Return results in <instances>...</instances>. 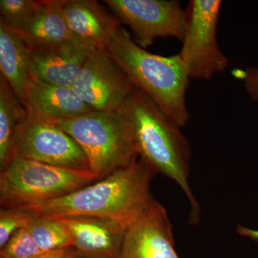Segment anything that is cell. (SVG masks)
I'll return each instance as SVG.
<instances>
[{
  "mask_svg": "<svg viewBox=\"0 0 258 258\" xmlns=\"http://www.w3.org/2000/svg\"><path fill=\"white\" fill-rule=\"evenodd\" d=\"M105 48L128 76L134 87L147 95L180 128L186 125L189 113L186 93L190 79L179 54L165 57L148 52L122 26L113 34Z\"/></svg>",
  "mask_w": 258,
  "mask_h": 258,
  "instance_id": "cell-3",
  "label": "cell"
},
{
  "mask_svg": "<svg viewBox=\"0 0 258 258\" xmlns=\"http://www.w3.org/2000/svg\"><path fill=\"white\" fill-rule=\"evenodd\" d=\"M54 123L77 142L98 180L139 157L118 111H93Z\"/></svg>",
  "mask_w": 258,
  "mask_h": 258,
  "instance_id": "cell-5",
  "label": "cell"
},
{
  "mask_svg": "<svg viewBox=\"0 0 258 258\" xmlns=\"http://www.w3.org/2000/svg\"><path fill=\"white\" fill-rule=\"evenodd\" d=\"M63 0H43L40 10L20 33L33 50L47 48L74 40L62 12Z\"/></svg>",
  "mask_w": 258,
  "mask_h": 258,
  "instance_id": "cell-16",
  "label": "cell"
},
{
  "mask_svg": "<svg viewBox=\"0 0 258 258\" xmlns=\"http://www.w3.org/2000/svg\"><path fill=\"white\" fill-rule=\"evenodd\" d=\"M72 239L76 258H118L128 226L87 215L57 217Z\"/></svg>",
  "mask_w": 258,
  "mask_h": 258,
  "instance_id": "cell-11",
  "label": "cell"
},
{
  "mask_svg": "<svg viewBox=\"0 0 258 258\" xmlns=\"http://www.w3.org/2000/svg\"><path fill=\"white\" fill-rule=\"evenodd\" d=\"M28 118L25 106L0 75V171L9 164L17 132Z\"/></svg>",
  "mask_w": 258,
  "mask_h": 258,
  "instance_id": "cell-17",
  "label": "cell"
},
{
  "mask_svg": "<svg viewBox=\"0 0 258 258\" xmlns=\"http://www.w3.org/2000/svg\"><path fill=\"white\" fill-rule=\"evenodd\" d=\"M35 258H76V254L73 247H69L54 252H47Z\"/></svg>",
  "mask_w": 258,
  "mask_h": 258,
  "instance_id": "cell-23",
  "label": "cell"
},
{
  "mask_svg": "<svg viewBox=\"0 0 258 258\" xmlns=\"http://www.w3.org/2000/svg\"><path fill=\"white\" fill-rule=\"evenodd\" d=\"M42 4V1L37 0H1L0 22L15 32L22 33Z\"/></svg>",
  "mask_w": 258,
  "mask_h": 258,
  "instance_id": "cell-19",
  "label": "cell"
},
{
  "mask_svg": "<svg viewBox=\"0 0 258 258\" xmlns=\"http://www.w3.org/2000/svg\"><path fill=\"white\" fill-rule=\"evenodd\" d=\"M220 0H192L187 25L179 53L190 79L210 80L225 71L229 59L217 42Z\"/></svg>",
  "mask_w": 258,
  "mask_h": 258,
  "instance_id": "cell-6",
  "label": "cell"
},
{
  "mask_svg": "<svg viewBox=\"0 0 258 258\" xmlns=\"http://www.w3.org/2000/svg\"><path fill=\"white\" fill-rule=\"evenodd\" d=\"M31 62L32 49L22 35L0 22V75L21 103L32 79Z\"/></svg>",
  "mask_w": 258,
  "mask_h": 258,
  "instance_id": "cell-15",
  "label": "cell"
},
{
  "mask_svg": "<svg viewBox=\"0 0 258 258\" xmlns=\"http://www.w3.org/2000/svg\"><path fill=\"white\" fill-rule=\"evenodd\" d=\"M22 103L28 118L51 123L93 111L72 88L42 82L33 78L27 86Z\"/></svg>",
  "mask_w": 258,
  "mask_h": 258,
  "instance_id": "cell-13",
  "label": "cell"
},
{
  "mask_svg": "<svg viewBox=\"0 0 258 258\" xmlns=\"http://www.w3.org/2000/svg\"><path fill=\"white\" fill-rule=\"evenodd\" d=\"M98 181L90 171L25 159H13L1 171L3 208H29L57 200Z\"/></svg>",
  "mask_w": 258,
  "mask_h": 258,
  "instance_id": "cell-4",
  "label": "cell"
},
{
  "mask_svg": "<svg viewBox=\"0 0 258 258\" xmlns=\"http://www.w3.org/2000/svg\"><path fill=\"white\" fill-rule=\"evenodd\" d=\"M120 23L128 25L134 40L142 48L158 38L174 37L182 41L187 14L176 0H105Z\"/></svg>",
  "mask_w": 258,
  "mask_h": 258,
  "instance_id": "cell-7",
  "label": "cell"
},
{
  "mask_svg": "<svg viewBox=\"0 0 258 258\" xmlns=\"http://www.w3.org/2000/svg\"><path fill=\"white\" fill-rule=\"evenodd\" d=\"M237 230L239 235L249 237L253 240L258 241V230H254V229L239 225Z\"/></svg>",
  "mask_w": 258,
  "mask_h": 258,
  "instance_id": "cell-24",
  "label": "cell"
},
{
  "mask_svg": "<svg viewBox=\"0 0 258 258\" xmlns=\"http://www.w3.org/2000/svg\"><path fill=\"white\" fill-rule=\"evenodd\" d=\"M237 77L243 81L244 87L249 97L258 102V68L250 67L246 70H238Z\"/></svg>",
  "mask_w": 258,
  "mask_h": 258,
  "instance_id": "cell-22",
  "label": "cell"
},
{
  "mask_svg": "<svg viewBox=\"0 0 258 258\" xmlns=\"http://www.w3.org/2000/svg\"><path fill=\"white\" fill-rule=\"evenodd\" d=\"M118 113L138 157L179 186L191 206L190 222L198 223L200 205L189 182L191 152L180 127L135 87Z\"/></svg>",
  "mask_w": 258,
  "mask_h": 258,
  "instance_id": "cell-1",
  "label": "cell"
},
{
  "mask_svg": "<svg viewBox=\"0 0 258 258\" xmlns=\"http://www.w3.org/2000/svg\"><path fill=\"white\" fill-rule=\"evenodd\" d=\"M62 12L75 38L96 48H105L121 26L115 15L95 0H63Z\"/></svg>",
  "mask_w": 258,
  "mask_h": 258,
  "instance_id": "cell-14",
  "label": "cell"
},
{
  "mask_svg": "<svg viewBox=\"0 0 258 258\" xmlns=\"http://www.w3.org/2000/svg\"><path fill=\"white\" fill-rule=\"evenodd\" d=\"M45 253L26 227L17 231L2 247L0 258H35Z\"/></svg>",
  "mask_w": 258,
  "mask_h": 258,
  "instance_id": "cell-20",
  "label": "cell"
},
{
  "mask_svg": "<svg viewBox=\"0 0 258 258\" xmlns=\"http://www.w3.org/2000/svg\"><path fill=\"white\" fill-rule=\"evenodd\" d=\"M96 47L74 39L55 46L32 50L33 79L72 87L78 75Z\"/></svg>",
  "mask_w": 258,
  "mask_h": 258,
  "instance_id": "cell-12",
  "label": "cell"
},
{
  "mask_svg": "<svg viewBox=\"0 0 258 258\" xmlns=\"http://www.w3.org/2000/svg\"><path fill=\"white\" fill-rule=\"evenodd\" d=\"M28 228L43 252L72 247L69 231L60 218L40 215L30 222Z\"/></svg>",
  "mask_w": 258,
  "mask_h": 258,
  "instance_id": "cell-18",
  "label": "cell"
},
{
  "mask_svg": "<svg viewBox=\"0 0 258 258\" xmlns=\"http://www.w3.org/2000/svg\"><path fill=\"white\" fill-rule=\"evenodd\" d=\"M18 158L90 171L87 158L71 136L55 123L34 118H28L17 132L10 161Z\"/></svg>",
  "mask_w": 258,
  "mask_h": 258,
  "instance_id": "cell-8",
  "label": "cell"
},
{
  "mask_svg": "<svg viewBox=\"0 0 258 258\" xmlns=\"http://www.w3.org/2000/svg\"><path fill=\"white\" fill-rule=\"evenodd\" d=\"M155 173L137 157L128 166L82 189L28 209L41 216L87 215L128 226L156 201L150 191Z\"/></svg>",
  "mask_w": 258,
  "mask_h": 258,
  "instance_id": "cell-2",
  "label": "cell"
},
{
  "mask_svg": "<svg viewBox=\"0 0 258 258\" xmlns=\"http://www.w3.org/2000/svg\"><path fill=\"white\" fill-rule=\"evenodd\" d=\"M40 216L28 208H2L0 211V248L17 231L28 227L32 220Z\"/></svg>",
  "mask_w": 258,
  "mask_h": 258,
  "instance_id": "cell-21",
  "label": "cell"
},
{
  "mask_svg": "<svg viewBox=\"0 0 258 258\" xmlns=\"http://www.w3.org/2000/svg\"><path fill=\"white\" fill-rule=\"evenodd\" d=\"M71 88L93 111H118L134 86L106 48H97L88 57Z\"/></svg>",
  "mask_w": 258,
  "mask_h": 258,
  "instance_id": "cell-9",
  "label": "cell"
},
{
  "mask_svg": "<svg viewBox=\"0 0 258 258\" xmlns=\"http://www.w3.org/2000/svg\"><path fill=\"white\" fill-rule=\"evenodd\" d=\"M118 258H180L165 208L154 204L125 230Z\"/></svg>",
  "mask_w": 258,
  "mask_h": 258,
  "instance_id": "cell-10",
  "label": "cell"
}]
</instances>
